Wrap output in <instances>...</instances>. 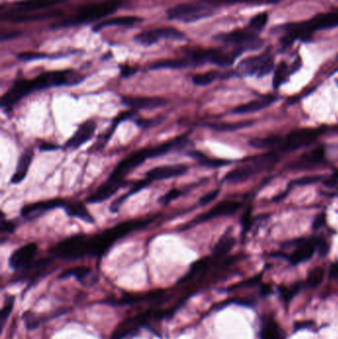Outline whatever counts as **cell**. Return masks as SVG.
<instances>
[{
	"label": "cell",
	"instance_id": "24",
	"mask_svg": "<svg viewBox=\"0 0 338 339\" xmlns=\"http://www.w3.org/2000/svg\"><path fill=\"white\" fill-rule=\"evenodd\" d=\"M276 100L275 96H267L262 99H256L252 100L250 103H247L245 105L239 106L236 107L233 112L236 114H247V113H254L257 111H260L266 107L272 105Z\"/></svg>",
	"mask_w": 338,
	"mask_h": 339
},
{
	"label": "cell",
	"instance_id": "49",
	"mask_svg": "<svg viewBox=\"0 0 338 339\" xmlns=\"http://www.w3.org/2000/svg\"><path fill=\"white\" fill-rule=\"evenodd\" d=\"M325 220H326V215H325V213H324V212H321V213L317 214V217H316V218H315V220H314L313 227H314L315 229H318V228H320L321 226H323V225H324V223H325Z\"/></svg>",
	"mask_w": 338,
	"mask_h": 339
},
{
	"label": "cell",
	"instance_id": "2",
	"mask_svg": "<svg viewBox=\"0 0 338 339\" xmlns=\"http://www.w3.org/2000/svg\"><path fill=\"white\" fill-rule=\"evenodd\" d=\"M153 219L154 218L130 219L118 223L115 226L108 228L99 234L87 236V255L93 257H100L106 254L117 240L125 237L133 231L148 226L153 221Z\"/></svg>",
	"mask_w": 338,
	"mask_h": 339
},
{
	"label": "cell",
	"instance_id": "14",
	"mask_svg": "<svg viewBox=\"0 0 338 339\" xmlns=\"http://www.w3.org/2000/svg\"><path fill=\"white\" fill-rule=\"evenodd\" d=\"M189 171V167L187 165L179 164V165H165L156 167L154 169L150 170L146 173V180L150 183L156 181H164L169 180L172 178L181 177Z\"/></svg>",
	"mask_w": 338,
	"mask_h": 339
},
{
	"label": "cell",
	"instance_id": "46",
	"mask_svg": "<svg viewBox=\"0 0 338 339\" xmlns=\"http://www.w3.org/2000/svg\"><path fill=\"white\" fill-rule=\"evenodd\" d=\"M15 230V224L8 221V220H5L4 218H2V221H1V224H0V232L3 235V234H11L13 231Z\"/></svg>",
	"mask_w": 338,
	"mask_h": 339
},
{
	"label": "cell",
	"instance_id": "48",
	"mask_svg": "<svg viewBox=\"0 0 338 339\" xmlns=\"http://www.w3.org/2000/svg\"><path fill=\"white\" fill-rule=\"evenodd\" d=\"M329 246L324 239L317 238V251L320 256H325L328 253Z\"/></svg>",
	"mask_w": 338,
	"mask_h": 339
},
{
	"label": "cell",
	"instance_id": "51",
	"mask_svg": "<svg viewBox=\"0 0 338 339\" xmlns=\"http://www.w3.org/2000/svg\"><path fill=\"white\" fill-rule=\"evenodd\" d=\"M328 274L330 279H338V262H334L330 265Z\"/></svg>",
	"mask_w": 338,
	"mask_h": 339
},
{
	"label": "cell",
	"instance_id": "22",
	"mask_svg": "<svg viewBox=\"0 0 338 339\" xmlns=\"http://www.w3.org/2000/svg\"><path fill=\"white\" fill-rule=\"evenodd\" d=\"M66 0H22L14 3L15 11H38L63 3Z\"/></svg>",
	"mask_w": 338,
	"mask_h": 339
},
{
	"label": "cell",
	"instance_id": "53",
	"mask_svg": "<svg viewBox=\"0 0 338 339\" xmlns=\"http://www.w3.org/2000/svg\"><path fill=\"white\" fill-rule=\"evenodd\" d=\"M40 149L42 151H52V150H57L59 147L57 145H53V144H43L40 146Z\"/></svg>",
	"mask_w": 338,
	"mask_h": 339
},
{
	"label": "cell",
	"instance_id": "9",
	"mask_svg": "<svg viewBox=\"0 0 338 339\" xmlns=\"http://www.w3.org/2000/svg\"><path fill=\"white\" fill-rule=\"evenodd\" d=\"M167 314L155 311H147L133 318H127L115 329L111 339H123L135 333L139 328L153 318H164Z\"/></svg>",
	"mask_w": 338,
	"mask_h": 339
},
{
	"label": "cell",
	"instance_id": "45",
	"mask_svg": "<svg viewBox=\"0 0 338 339\" xmlns=\"http://www.w3.org/2000/svg\"><path fill=\"white\" fill-rule=\"evenodd\" d=\"M161 120H162V118L158 117V118H156V119H137V120H135V122H136V124H137L138 126L146 129V128L154 126V125H156V124H158V123H161V122H160Z\"/></svg>",
	"mask_w": 338,
	"mask_h": 339
},
{
	"label": "cell",
	"instance_id": "26",
	"mask_svg": "<svg viewBox=\"0 0 338 339\" xmlns=\"http://www.w3.org/2000/svg\"><path fill=\"white\" fill-rule=\"evenodd\" d=\"M216 40L226 44H244L248 41H253L254 35L247 30H235L217 36Z\"/></svg>",
	"mask_w": 338,
	"mask_h": 339
},
{
	"label": "cell",
	"instance_id": "4",
	"mask_svg": "<svg viewBox=\"0 0 338 339\" xmlns=\"http://www.w3.org/2000/svg\"><path fill=\"white\" fill-rule=\"evenodd\" d=\"M120 6L118 0H103L87 4L79 9L76 15L63 22V26H72L97 21L109 14L115 12Z\"/></svg>",
	"mask_w": 338,
	"mask_h": 339
},
{
	"label": "cell",
	"instance_id": "20",
	"mask_svg": "<svg viewBox=\"0 0 338 339\" xmlns=\"http://www.w3.org/2000/svg\"><path fill=\"white\" fill-rule=\"evenodd\" d=\"M61 12L58 11H50V12H37V11H11L7 12L4 15V18L7 21L14 22V23H24V22L38 21L47 18H51L57 16Z\"/></svg>",
	"mask_w": 338,
	"mask_h": 339
},
{
	"label": "cell",
	"instance_id": "7",
	"mask_svg": "<svg viewBox=\"0 0 338 339\" xmlns=\"http://www.w3.org/2000/svg\"><path fill=\"white\" fill-rule=\"evenodd\" d=\"M274 69V58L269 53H263L243 60L237 67L242 76H258L262 78L269 75Z\"/></svg>",
	"mask_w": 338,
	"mask_h": 339
},
{
	"label": "cell",
	"instance_id": "35",
	"mask_svg": "<svg viewBox=\"0 0 338 339\" xmlns=\"http://www.w3.org/2000/svg\"><path fill=\"white\" fill-rule=\"evenodd\" d=\"M281 141L279 136H270L266 138H255L249 142L250 146L253 148L266 149L278 145Z\"/></svg>",
	"mask_w": 338,
	"mask_h": 339
},
{
	"label": "cell",
	"instance_id": "40",
	"mask_svg": "<svg viewBox=\"0 0 338 339\" xmlns=\"http://www.w3.org/2000/svg\"><path fill=\"white\" fill-rule=\"evenodd\" d=\"M280 294L283 297V299L285 301H290L293 297L296 295V293L298 292V288L295 287V288H287V287H280L279 288Z\"/></svg>",
	"mask_w": 338,
	"mask_h": 339
},
{
	"label": "cell",
	"instance_id": "16",
	"mask_svg": "<svg viewBox=\"0 0 338 339\" xmlns=\"http://www.w3.org/2000/svg\"><path fill=\"white\" fill-rule=\"evenodd\" d=\"M38 246L36 243H28L15 250L9 258V265L14 270L27 267L32 263L33 258L37 253Z\"/></svg>",
	"mask_w": 338,
	"mask_h": 339
},
{
	"label": "cell",
	"instance_id": "47",
	"mask_svg": "<svg viewBox=\"0 0 338 339\" xmlns=\"http://www.w3.org/2000/svg\"><path fill=\"white\" fill-rule=\"evenodd\" d=\"M319 180H320V177H305V178L296 180L294 184L296 186L302 187V186H308V185H311V184L317 183Z\"/></svg>",
	"mask_w": 338,
	"mask_h": 339
},
{
	"label": "cell",
	"instance_id": "21",
	"mask_svg": "<svg viewBox=\"0 0 338 339\" xmlns=\"http://www.w3.org/2000/svg\"><path fill=\"white\" fill-rule=\"evenodd\" d=\"M33 158H34V151L33 149L28 148L26 149L25 151H23V153L18 160V163H17V166H16V169H15V172L11 178V183L14 184V185H17V184H20L21 182H23L29 172V169H30V166L32 164V161H33Z\"/></svg>",
	"mask_w": 338,
	"mask_h": 339
},
{
	"label": "cell",
	"instance_id": "41",
	"mask_svg": "<svg viewBox=\"0 0 338 339\" xmlns=\"http://www.w3.org/2000/svg\"><path fill=\"white\" fill-rule=\"evenodd\" d=\"M182 194H183V191H181L179 189H173L160 198V202L169 204L172 200L177 199L178 197H180Z\"/></svg>",
	"mask_w": 338,
	"mask_h": 339
},
{
	"label": "cell",
	"instance_id": "50",
	"mask_svg": "<svg viewBox=\"0 0 338 339\" xmlns=\"http://www.w3.org/2000/svg\"><path fill=\"white\" fill-rule=\"evenodd\" d=\"M136 72H137V69L134 67V66H130V65L121 66V75H122V77L128 78V77L134 75Z\"/></svg>",
	"mask_w": 338,
	"mask_h": 339
},
{
	"label": "cell",
	"instance_id": "37",
	"mask_svg": "<svg viewBox=\"0 0 338 339\" xmlns=\"http://www.w3.org/2000/svg\"><path fill=\"white\" fill-rule=\"evenodd\" d=\"M268 19H269V15H268L267 12H262V13L256 14L249 22L250 30H252V31L262 30L266 26Z\"/></svg>",
	"mask_w": 338,
	"mask_h": 339
},
{
	"label": "cell",
	"instance_id": "12",
	"mask_svg": "<svg viewBox=\"0 0 338 339\" xmlns=\"http://www.w3.org/2000/svg\"><path fill=\"white\" fill-rule=\"evenodd\" d=\"M318 131L315 129H300L290 133L281 149L284 151H295L302 148L317 140Z\"/></svg>",
	"mask_w": 338,
	"mask_h": 339
},
{
	"label": "cell",
	"instance_id": "32",
	"mask_svg": "<svg viewBox=\"0 0 338 339\" xmlns=\"http://www.w3.org/2000/svg\"><path fill=\"white\" fill-rule=\"evenodd\" d=\"M190 66V62L188 59H175V60H165V61H160L157 62L154 64H152L150 67L152 70H159V69H183V67H188Z\"/></svg>",
	"mask_w": 338,
	"mask_h": 339
},
{
	"label": "cell",
	"instance_id": "36",
	"mask_svg": "<svg viewBox=\"0 0 338 339\" xmlns=\"http://www.w3.org/2000/svg\"><path fill=\"white\" fill-rule=\"evenodd\" d=\"M91 273V269L85 266H81V267H76V268H72L66 270L65 272H63L62 275L60 276V278H67V277H75L77 280L83 282L85 279H86L88 276L90 275Z\"/></svg>",
	"mask_w": 338,
	"mask_h": 339
},
{
	"label": "cell",
	"instance_id": "42",
	"mask_svg": "<svg viewBox=\"0 0 338 339\" xmlns=\"http://www.w3.org/2000/svg\"><path fill=\"white\" fill-rule=\"evenodd\" d=\"M13 304H14V301H13V298H11L9 301H6L5 306L3 307L2 311H1L0 318H1V325H2V327L4 326L6 319L8 318L9 315H10V314H11V312H12Z\"/></svg>",
	"mask_w": 338,
	"mask_h": 339
},
{
	"label": "cell",
	"instance_id": "10",
	"mask_svg": "<svg viewBox=\"0 0 338 339\" xmlns=\"http://www.w3.org/2000/svg\"><path fill=\"white\" fill-rule=\"evenodd\" d=\"M186 35L174 27H162L153 30L143 31L135 36V41L145 47L154 45L161 40H176L182 41Z\"/></svg>",
	"mask_w": 338,
	"mask_h": 339
},
{
	"label": "cell",
	"instance_id": "33",
	"mask_svg": "<svg viewBox=\"0 0 338 339\" xmlns=\"http://www.w3.org/2000/svg\"><path fill=\"white\" fill-rule=\"evenodd\" d=\"M261 339H280L281 329L274 320H268L261 329Z\"/></svg>",
	"mask_w": 338,
	"mask_h": 339
},
{
	"label": "cell",
	"instance_id": "28",
	"mask_svg": "<svg viewBox=\"0 0 338 339\" xmlns=\"http://www.w3.org/2000/svg\"><path fill=\"white\" fill-rule=\"evenodd\" d=\"M235 245V238L228 232L223 234L213 248V257L221 258L228 254Z\"/></svg>",
	"mask_w": 338,
	"mask_h": 339
},
{
	"label": "cell",
	"instance_id": "18",
	"mask_svg": "<svg viewBox=\"0 0 338 339\" xmlns=\"http://www.w3.org/2000/svg\"><path fill=\"white\" fill-rule=\"evenodd\" d=\"M317 250V238L307 239L298 242L295 251L290 256L289 260L292 265H297L310 260Z\"/></svg>",
	"mask_w": 338,
	"mask_h": 339
},
{
	"label": "cell",
	"instance_id": "11",
	"mask_svg": "<svg viewBox=\"0 0 338 339\" xmlns=\"http://www.w3.org/2000/svg\"><path fill=\"white\" fill-rule=\"evenodd\" d=\"M241 208V204L238 201H232V200H227V201H222L213 207L211 211H209L206 213H202L198 215L195 219L190 221V223L185 224V226L182 227V230H187L190 227L197 225L201 222L209 221L213 218L216 217H221V216H228L232 215L235 212H238L239 209Z\"/></svg>",
	"mask_w": 338,
	"mask_h": 339
},
{
	"label": "cell",
	"instance_id": "34",
	"mask_svg": "<svg viewBox=\"0 0 338 339\" xmlns=\"http://www.w3.org/2000/svg\"><path fill=\"white\" fill-rule=\"evenodd\" d=\"M218 73L216 71H210L204 74H196L192 77V83L198 86H207V85L212 84L217 78Z\"/></svg>",
	"mask_w": 338,
	"mask_h": 339
},
{
	"label": "cell",
	"instance_id": "29",
	"mask_svg": "<svg viewBox=\"0 0 338 339\" xmlns=\"http://www.w3.org/2000/svg\"><path fill=\"white\" fill-rule=\"evenodd\" d=\"M149 185H150V182H149L148 180H146V179H145V180H141V181L136 182V183L132 186V188L130 189V191H128L125 194L121 195L120 197H118L117 199H115V200L112 202V205L110 206V212H118L119 209H120V207L126 201L127 198H129L131 195L137 193L138 191H142L143 189L147 188Z\"/></svg>",
	"mask_w": 338,
	"mask_h": 339
},
{
	"label": "cell",
	"instance_id": "1",
	"mask_svg": "<svg viewBox=\"0 0 338 339\" xmlns=\"http://www.w3.org/2000/svg\"><path fill=\"white\" fill-rule=\"evenodd\" d=\"M84 79L85 77L81 74L72 70H65L44 73L33 80L17 81L2 96L1 107L5 109L11 108L19 103L22 98L34 91L51 87L78 85L83 82Z\"/></svg>",
	"mask_w": 338,
	"mask_h": 339
},
{
	"label": "cell",
	"instance_id": "15",
	"mask_svg": "<svg viewBox=\"0 0 338 339\" xmlns=\"http://www.w3.org/2000/svg\"><path fill=\"white\" fill-rule=\"evenodd\" d=\"M96 123L93 120H86L82 123L77 131L69 138L64 144V148L78 149L88 142L94 135Z\"/></svg>",
	"mask_w": 338,
	"mask_h": 339
},
{
	"label": "cell",
	"instance_id": "27",
	"mask_svg": "<svg viewBox=\"0 0 338 339\" xmlns=\"http://www.w3.org/2000/svg\"><path fill=\"white\" fill-rule=\"evenodd\" d=\"M189 155L193 159H195L200 165L208 167V168H219V167H223V166H227L231 164V162L228 160L211 158L199 151H190L189 152Z\"/></svg>",
	"mask_w": 338,
	"mask_h": 339
},
{
	"label": "cell",
	"instance_id": "13",
	"mask_svg": "<svg viewBox=\"0 0 338 339\" xmlns=\"http://www.w3.org/2000/svg\"><path fill=\"white\" fill-rule=\"evenodd\" d=\"M65 205H66V201L61 198H53L49 200L30 204L22 208V217L27 218V219H33V218L41 216L47 212L53 211L55 209L64 208Z\"/></svg>",
	"mask_w": 338,
	"mask_h": 339
},
{
	"label": "cell",
	"instance_id": "5",
	"mask_svg": "<svg viewBox=\"0 0 338 339\" xmlns=\"http://www.w3.org/2000/svg\"><path fill=\"white\" fill-rule=\"evenodd\" d=\"M87 235L77 234L71 236L51 249V254L63 260H76L87 256Z\"/></svg>",
	"mask_w": 338,
	"mask_h": 339
},
{
	"label": "cell",
	"instance_id": "30",
	"mask_svg": "<svg viewBox=\"0 0 338 339\" xmlns=\"http://www.w3.org/2000/svg\"><path fill=\"white\" fill-rule=\"evenodd\" d=\"M324 154H325L324 149L322 147H318V148L311 151L310 153H307L303 156H301L297 164H301V166L303 167L316 165L317 163H320V161H322V159L324 158Z\"/></svg>",
	"mask_w": 338,
	"mask_h": 339
},
{
	"label": "cell",
	"instance_id": "52",
	"mask_svg": "<svg viewBox=\"0 0 338 339\" xmlns=\"http://www.w3.org/2000/svg\"><path fill=\"white\" fill-rule=\"evenodd\" d=\"M261 294L263 296H269L272 294V288L269 285H263L261 287Z\"/></svg>",
	"mask_w": 338,
	"mask_h": 339
},
{
	"label": "cell",
	"instance_id": "19",
	"mask_svg": "<svg viewBox=\"0 0 338 339\" xmlns=\"http://www.w3.org/2000/svg\"><path fill=\"white\" fill-rule=\"evenodd\" d=\"M122 104L134 110L139 109H156L163 107L168 104L165 98L162 97H133V96H123Z\"/></svg>",
	"mask_w": 338,
	"mask_h": 339
},
{
	"label": "cell",
	"instance_id": "25",
	"mask_svg": "<svg viewBox=\"0 0 338 339\" xmlns=\"http://www.w3.org/2000/svg\"><path fill=\"white\" fill-rule=\"evenodd\" d=\"M143 21L141 17L138 16H119V17H114L107 19L106 21L98 23L97 25L94 26L93 30L94 31H100L102 29L106 27H114V26H120V27H130L134 26L136 24H139L140 22Z\"/></svg>",
	"mask_w": 338,
	"mask_h": 339
},
{
	"label": "cell",
	"instance_id": "17",
	"mask_svg": "<svg viewBox=\"0 0 338 339\" xmlns=\"http://www.w3.org/2000/svg\"><path fill=\"white\" fill-rule=\"evenodd\" d=\"M127 185L126 181L117 182L113 181L111 179H107L97 190L93 191L87 198L86 202L88 204H99L103 201H106L108 198H110L112 195H114L117 191L121 188H124Z\"/></svg>",
	"mask_w": 338,
	"mask_h": 339
},
{
	"label": "cell",
	"instance_id": "23",
	"mask_svg": "<svg viewBox=\"0 0 338 339\" xmlns=\"http://www.w3.org/2000/svg\"><path fill=\"white\" fill-rule=\"evenodd\" d=\"M64 212L70 217H77L82 219L86 223L93 224L94 218L92 215L87 211L85 205L81 201H75V202H66L64 206Z\"/></svg>",
	"mask_w": 338,
	"mask_h": 339
},
{
	"label": "cell",
	"instance_id": "8",
	"mask_svg": "<svg viewBox=\"0 0 338 339\" xmlns=\"http://www.w3.org/2000/svg\"><path fill=\"white\" fill-rule=\"evenodd\" d=\"M275 161V156L272 154L260 157L252 164H248L244 167H240L228 172L224 177V181L229 184L244 183L251 179L257 172L265 169L268 165L273 164Z\"/></svg>",
	"mask_w": 338,
	"mask_h": 339
},
{
	"label": "cell",
	"instance_id": "31",
	"mask_svg": "<svg viewBox=\"0 0 338 339\" xmlns=\"http://www.w3.org/2000/svg\"><path fill=\"white\" fill-rule=\"evenodd\" d=\"M253 124L254 121H239L234 123H214L209 125V127L214 131H219V132H232L239 129L249 127Z\"/></svg>",
	"mask_w": 338,
	"mask_h": 339
},
{
	"label": "cell",
	"instance_id": "38",
	"mask_svg": "<svg viewBox=\"0 0 338 339\" xmlns=\"http://www.w3.org/2000/svg\"><path fill=\"white\" fill-rule=\"evenodd\" d=\"M323 276H324V271L320 267H317L314 270H312L308 276V279H307L308 287H310V288L317 287L322 282Z\"/></svg>",
	"mask_w": 338,
	"mask_h": 339
},
{
	"label": "cell",
	"instance_id": "3",
	"mask_svg": "<svg viewBox=\"0 0 338 339\" xmlns=\"http://www.w3.org/2000/svg\"><path fill=\"white\" fill-rule=\"evenodd\" d=\"M338 27V9L319 14L316 17L297 24H291L287 28L285 41L289 44L295 39L307 38L317 30Z\"/></svg>",
	"mask_w": 338,
	"mask_h": 339
},
{
	"label": "cell",
	"instance_id": "44",
	"mask_svg": "<svg viewBox=\"0 0 338 339\" xmlns=\"http://www.w3.org/2000/svg\"><path fill=\"white\" fill-rule=\"evenodd\" d=\"M261 279H262L261 275L255 276L253 278L248 279L247 281H245L243 283H240V284H238L236 286H233L232 288H230L229 290L238 289V288H241V287H252V286H256V285H258L261 282Z\"/></svg>",
	"mask_w": 338,
	"mask_h": 339
},
{
	"label": "cell",
	"instance_id": "6",
	"mask_svg": "<svg viewBox=\"0 0 338 339\" xmlns=\"http://www.w3.org/2000/svg\"><path fill=\"white\" fill-rule=\"evenodd\" d=\"M211 7L200 3H181L171 7L167 11V16L170 20L191 23L202 18L212 16Z\"/></svg>",
	"mask_w": 338,
	"mask_h": 339
},
{
	"label": "cell",
	"instance_id": "43",
	"mask_svg": "<svg viewBox=\"0 0 338 339\" xmlns=\"http://www.w3.org/2000/svg\"><path fill=\"white\" fill-rule=\"evenodd\" d=\"M219 194V190H214V191H211L207 194H205L202 197H200L199 199V205L200 206H207L209 204H211L213 200H215L217 198Z\"/></svg>",
	"mask_w": 338,
	"mask_h": 339
},
{
	"label": "cell",
	"instance_id": "39",
	"mask_svg": "<svg viewBox=\"0 0 338 339\" xmlns=\"http://www.w3.org/2000/svg\"><path fill=\"white\" fill-rule=\"evenodd\" d=\"M288 64L286 63H281L279 64V66L276 69L275 75H274V79H273V85L275 88H278L280 85H282L285 81V79L288 76Z\"/></svg>",
	"mask_w": 338,
	"mask_h": 339
}]
</instances>
